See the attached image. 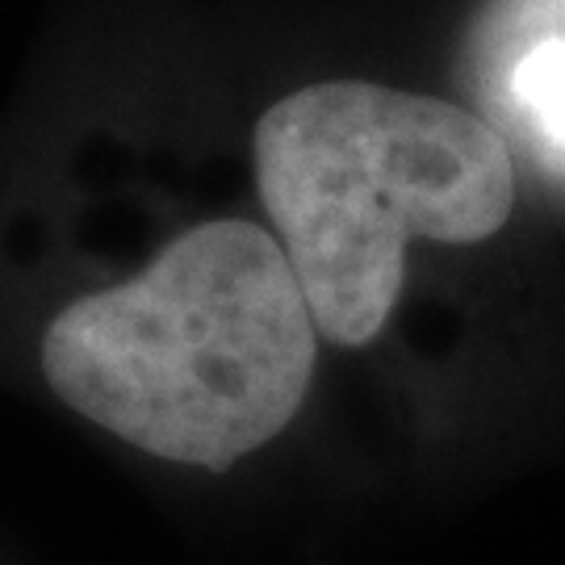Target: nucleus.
Here are the masks:
<instances>
[{"label":"nucleus","mask_w":565,"mask_h":565,"mask_svg":"<svg viewBox=\"0 0 565 565\" xmlns=\"http://www.w3.org/2000/svg\"><path fill=\"white\" fill-rule=\"evenodd\" d=\"M256 184L315 331L369 343L394 315L406 243H478L515 210L503 135L461 105L319 81L256 121Z\"/></svg>","instance_id":"2"},{"label":"nucleus","mask_w":565,"mask_h":565,"mask_svg":"<svg viewBox=\"0 0 565 565\" xmlns=\"http://www.w3.org/2000/svg\"><path fill=\"white\" fill-rule=\"evenodd\" d=\"M319 331L277 235L214 218L139 277L60 310L42 373L76 415L160 461L231 469L294 424Z\"/></svg>","instance_id":"1"}]
</instances>
